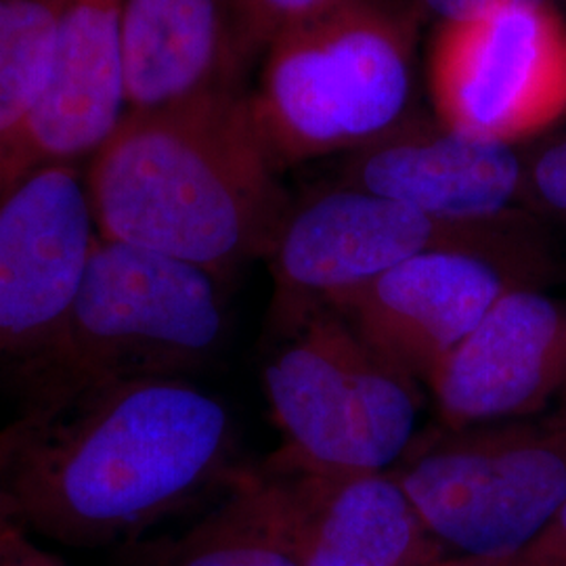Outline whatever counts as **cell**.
Wrapping results in <instances>:
<instances>
[{
	"label": "cell",
	"instance_id": "cell-23",
	"mask_svg": "<svg viewBox=\"0 0 566 566\" xmlns=\"http://www.w3.org/2000/svg\"><path fill=\"white\" fill-rule=\"evenodd\" d=\"M418 7L430 15H437L441 23L447 21L468 20L486 9L502 4V2H512V0H416ZM526 2H547V0H526Z\"/></svg>",
	"mask_w": 566,
	"mask_h": 566
},
{
	"label": "cell",
	"instance_id": "cell-12",
	"mask_svg": "<svg viewBox=\"0 0 566 566\" xmlns=\"http://www.w3.org/2000/svg\"><path fill=\"white\" fill-rule=\"evenodd\" d=\"M441 426L502 422L566 401V303L514 285L430 378Z\"/></svg>",
	"mask_w": 566,
	"mask_h": 566
},
{
	"label": "cell",
	"instance_id": "cell-25",
	"mask_svg": "<svg viewBox=\"0 0 566 566\" xmlns=\"http://www.w3.org/2000/svg\"><path fill=\"white\" fill-rule=\"evenodd\" d=\"M428 566H518L516 556H504V558H486V556H460L451 554L437 563Z\"/></svg>",
	"mask_w": 566,
	"mask_h": 566
},
{
	"label": "cell",
	"instance_id": "cell-9",
	"mask_svg": "<svg viewBox=\"0 0 566 566\" xmlns=\"http://www.w3.org/2000/svg\"><path fill=\"white\" fill-rule=\"evenodd\" d=\"M231 483L298 566H428L451 556L390 470L322 468L277 449Z\"/></svg>",
	"mask_w": 566,
	"mask_h": 566
},
{
	"label": "cell",
	"instance_id": "cell-22",
	"mask_svg": "<svg viewBox=\"0 0 566 566\" xmlns=\"http://www.w3.org/2000/svg\"><path fill=\"white\" fill-rule=\"evenodd\" d=\"M28 528L15 531L0 546V566H65L53 554L32 542Z\"/></svg>",
	"mask_w": 566,
	"mask_h": 566
},
{
	"label": "cell",
	"instance_id": "cell-7",
	"mask_svg": "<svg viewBox=\"0 0 566 566\" xmlns=\"http://www.w3.org/2000/svg\"><path fill=\"white\" fill-rule=\"evenodd\" d=\"M263 378L280 451L304 464L385 472L413 443L420 385L374 355L327 306L283 340Z\"/></svg>",
	"mask_w": 566,
	"mask_h": 566
},
{
	"label": "cell",
	"instance_id": "cell-17",
	"mask_svg": "<svg viewBox=\"0 0 566 566\" xmlns=\"http://www.w3.org/2000/svg\"><path fill=\"white\" fill-rule=\"evenodd\" d=\"M67 0H0V139L18 142L46 81Z\"/></svg>",
	"mask_w": 566,
	"mask_h": 566
},
{
	"label": "cell",
	"instance_id": "cell-1",
	"mask_svg": "<svg viewBox=\"0 0 566 566\" xmlns=\"http://www.w3.org/2000/svg\"><path fill=\"white\" fill-rule=\"evenodd\" d=\"M21 418L15 510L30 533L63 546L133 542L235 472L224 405L182 378L114 386L53 420Z\"/></svg>",
	"mask_w": 566,
	"mask_h": 566
},
{
	"label": "cell",
	"instance_id": "cell-21",
	"mask_svg": "<svg viewBox=\"0 0 566 566\" xmlns=\"http://www.w3.org/2000/svg\"><path fill=\"white\" fill-rule=\"evenodd\" d=\"M518 566H566V504L552 523L516 554Z\"/></svg>",
	"mask_w": 566,
	"mask_h": 566
},
{
	"label": "cell",
	"instance_id": "cell-20",
	"mask_svg": "<svg viewBox=\"0 0 566 566\" xmlns=\"http://www.w3.org/2000/svg\"><path fill=\"white\" fill-rule=\"evenodd\" d=\"M25 434V420L18 418L13 424L0 430V546L20 528L21 525L13 493H11V472L13 462L20 451L21 441Z\"/></svg>",
	"mask_w": 566,
	"mask_h": 566
},
{
	"label": "cell",
	"instance_id": "cell-24",
	"mask_svg": "<svg viewBox=\"0 0 566 566\" xmlns=\"http://www.w3.org/2000/svg\"><path fill=\"white\" fill-rule=\"evenodd\" d=\"M34 170L21 154L18 142L0 139V196L11 189L21 177Z\"/></svg>",
	"mask_w": 566,
	"mask_h": 566
},
{
	"label": "cell",
	"instance_id": "cell-10",
	"mask_svg": "<svg viewBox=\"0 0 566 566\" xmlns=\"http://www.w3.org/2000/svg\"><path fill=\"white\" fill-rule=\"evenodd\" d=\"M97 238L74 164L30 170L0 196V369H15L60 327Z\"/></svg>",
	"mask_w": 566,
	"mask_h": 566
},
{
	"label": "cell",
	"instance_id": "cell-5",
	"mask_svg": "<svg viewBox=\"0 0 566 566\" xmlns=\"http://www.w3.org/2000/svg\"><path fill=\"white\" fill-rule=\"evenodd\" d=\"M430 252H464L504 266L528 285L542 271L539 248L516 214L455 221L344 187L292 203L266 256L271 332L290 338L344 292Z\"/></svg>",
	"mask_w": 566,
	"mask_h": 566
},
{
	"label": "cell",
	"instance_id": "cell-15",
	"mask_svg": "<svg viewBox=\"0 0 566 566\" xmlns=\"http://www.w3.org/2000/svg\"><path fill=\"white\" fill-rule=\"evenodd\" d=\"M128 109H154L242 84L238 0H122Z\"/></svg>",
	"mask_w": 566,
	"mask_h": 566
},
{
	"label": "cell",
	"instance_id": "cell-16",
	"mask_svg": "<svg viewBox=\"0 0 566 566\" xmlns=\"http://www.w3.org/2000/svg\"><path fill=\"white\" fill-rule=\"evenodd\" d=\"M145 566H298L240 486L179 537L143 554Z\"/></svg>",
	"mask_w": 566,
	"mask_h": 566
},
{
	"label": "cell",
	"instance_id": "cell-11",
	"mask_svg": "<svg viewBox=\"0 0 566 566\" xmlns=\"http://www.w3.org/2000/svg\"><path fill=\"white\" fill-rule=\"evenodd\" d=\"M514 285L526 283L481 256L430 252L332 298L327 308L386 365L428 385Z\"/></svg>",
	"mask_w": 566,
	"mask_h": 566
},
{
	"label": "cell",
	"instance_id": "cell-19",
	"mask_svg": "<svg viewBox=\"0 0 566 566\" xmlns=\"http://www.w3.org/2000/svg\"><path fill=\"white\" fill-rule=\"evenodd\" d=\"M525 196L566 219V142L547 147L525 166Z\"/></svg>",
	"mask_w": 566,
	"mask_h": 566
},
{
	"label": "cell",
	"instance_id": "cell-4",
	"mask_svg": "<svg viewBox=\"0 0 566 566\" xmlns=\"http://www.w3.org/2000/svg\"><path fill=\"white\" fill-rule=\"evenodd\" d=\"M422 18L416 0H334L266 46L248 102L280 172L348 156L413 114Z\"/></svg>",
	"mask_w": 566,
	"mask_h": 566
},
{
	"label": "cell",
	"instance_id": "cell-13",
	"mask_svg": "<svg viewBox=\"0 0 566 566\" xmlns=\"http://www.w3.org/2000/svg\"><path fill=\"white\" fill-rule=\"evenodd\" d=\"M344 187L455 221H493L525 196V164L510 145L483 142L411 114L346 156Z\"/></svg>",
	"mask_w": 566,
	"mask_h": 566
},
{
	"label": "cell",
	"instance_id": "cell-2",
	"mask_svg": "<svg viewBox=\"0 0 566 566\" xmlns=\"http://www.w3.org/2000/svg\"><path fill=\"white\" fill-rule=\"evenodd\" d=\"M97 235L217 280L266 259L292 203L243 84L128 109L84 177Z\"/></svg>",
	"mask_w": 566,
	"mask_h": 566
},
{
	"label": "cell",
	"instance_id": "cell-6",
	"mask_svg": "<svg viewBox=\"0 0 566 566\" xmlns=\"http://www.w3.org/2000/svg\"><path fill=\"white\" fill-rule=\"evenodd\" d=\"M390 472L449 554L516 556L566 504V401L526 418L439 426Z\"/></svg>",
	"mask_w": 566,
	"mask_h": 566
},
{
	"label": "cell",
	"instance_id": "cell-14",
	"mask_svg": "<svg viewBox=\"0 0 566 566\" xmlns=\"http://www.w3.org/2000/svg\"><path fill=\"white\" fill-rule=\"evenodd\" d=\"M122 0H67L41 95L18 135L32 168L95 156L128 112Z\"/></svg>",
	"mask_w": 566,
	"mask_h": 566
},
{
	"label": "cell",
	"instance_id": "cell-3",
	"mask_svg": "<svg viewBox=\"0 0 566 566\" xmlns=\"http://www.w3.org/2000/svg\"><path fill=\"white\" fill-rule=\"evenodd\" d=\"M223 336L214 275L97 235L60 327L13 369L28 397L23 413L53 420L114 386L182 378L214 357Z\"/></svg>",
	"mask_w": 566,
	"mask_h": 566
},
{
	"label": "cell",
	"instance_id": "cell-8",
	"mask_svg": "<svg viewBox=\"0 0 566 566\" xmlns=\"http://www.w3.org/2000/svg\"><path fill=\"white\" fill-rule=\"evenodd\" d=\"M437 120L514 145L566 114V20L547 2H502L437 30L428 63Z\"/></svg>",
	"mask_w": 566,
	"mask_h": 566
},
{
	"label": "cell",
	"instance_id": "cell-18",
	"mask_svg": "<svg viewBox=\"0 0 566 566\" xmlns=\"http://www.w3.org/2000/svg\"><path fill=\"white\" fill-rule=\"evenodd\" d=\"M329 2L334 0H238L235 53L242 74L285 28Z\"/></svg>",
	"mask_w": 566,
	"mask_h": 566
}]
</instances>
